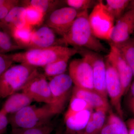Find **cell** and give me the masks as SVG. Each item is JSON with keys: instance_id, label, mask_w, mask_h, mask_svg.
Here are the masks:
<instances>
[{"instance_id": "cell-1", "label": "cell", "mask_w": 134, "mask_h": 134, "mask_svg": "<svg viewBox=\"0 0 134 134\" xmlns=\"http://www.w3.org/2000/svg\"><path fill=\"white\" fill-rule=\"evenodd\" d=\"M88 10L78 12L72 26L62 37L64 44L72 47L84 48L100 53L109 52L106 48L92 33L89 21Z\"/></svg>"}, {"instance_id": "cell-2", "label": "cell", "mask_w": 134, "mask_h": 134, "mask_svg": "<svg viewBox=\"0 0 134 134\" xmlns=\"http://www.w3.org/2000/svg\"><path fill=\"white\" fill-rule=\"evenodd\" d=\"M78 53V50L66 46H57L48 48H31L10 54L14 62L43 68L59 60L70 58Z\"/></svg>"}, {"instance_id": "cell-3", "label": "cell", "mask_w": 134, "mask_h": 134, "mask_svg": "<svg viewBox=\"0 0 134 134\" xmlns=\"http://www.w3.org/2000/svg\"><path fill=\"white\" fill-rule=\"evenodd\" d=\"M56 115L51 105L45 104L41 107L30 105L8 118L12 129L30 128L49 123Z\"/></svg>"}, {"instance_id": "cell-4", "label": "cell", "mask_w": 134, "mask_h": 134, "mask_svg": "<svg viewBox=\"0 0 134 134\" xmlns=\"http://www.w3.org/2000/svg\"><path fill=\"white\" fill-rule=\"evenodd\" d=\"M38 72L37 68L25 64L12 65L0 77V98H7L22 91Z\"/></svg>"}, {"instance_id": "cell-5", "label": "cell", "mask_w": 134, "mask_h": 134, "mask_svg": "<svg viewBox=\"0 0 134 134\" xmlns=\"http://www.w3.org/2000/svg\"><path fill=\"white\" fill-rule=\"evenodd\" d=\"M92 33L97 38L109 41L115 19L103 1H98L89 15Z\"/></svg>"}, {"instance_id": "cell-6", "label": "cell", "mask_w": 134, "mask_h": 134, "mask_svg": "<svg viewBox=\"0 0 134 134\" xmlns=\"http://www.w3.org/2000/svg\"><path fill=\"white\" fill-rule=\"evenodd\" d=\"M78 53L90 64L93 72V90L107 99L106 89V68L105 60L100 53L78 48Z\"/></svg>"}, {"instance_id": "cell-7", "label": "cell", "mask_w": 134, "mask_h": 134, "mask_svg": "<svg viewBox=\"0 0 134 134\" xmlns=\"http://www.w3.org/2000/svg\"><path fill=\"white\" fill-rule=\"evenodd\" d=\"M49 84L53 100L52 106L57 115L65 109L74 83L69 75L65 73L50 79Z\"/></svg>"}, {"instance_id": "cell-8", "label": "cell", "mask_w": 134, "mask_h": 134, "mask_svg": "<svg viewBox=\"0 0 134 134\" xmlns=\"http://www.w3.org/2000/svg\"><path fill=\"white\" fill-rule=\"evenodd\" d=\"M33 101L52 105L53 100L47 78L38 72L27 83L21 91Z\"/></svg>"}, {"instance_id": "cell-9", "label": "cell", "mask_w": 134, "mask_h": 134, "mask_svg": "<svg viewBox=\"0 0 134 134\" xmlns=\"http://www.w3.org/2000/svg\"><path fill=\"white\" fill-rule=\"evenodd\" d=\"M78 12L69 7H62L53 10L46 17L44 24L63 37L72 26L77 16Z\"/></svg>"}, {"instance_id": "cell-10", "label": "cell", "mask_w": 134, "mask_h": 134, "mask_svg": "<svg viewBox=\"0 0 134 134\" xmlns=\"http://www.w3.org/2000/svg\"><path fill=\"white\" fill-rule=\"evenodd\" d=\"M69 75L75 86L93 90V72L90 64L82 58L72 60L68 66Z\"/></svg>"}, {"instance_id": "cell-11", "label": "cell", "mask_w": 134, "mask_h": 134, "mask_svg": "<svg viewBox=\"0 0 134 134\" xmlns=\"http://www.w3.org/2000/svg\"><path fill=\"white\" fill-rule=\"evenodd\" d=\"M106 68V89L113 107L121 118L123 116L121 104L123 96L119 76L117 70L108 59L105 58Z\"/></svg>"}, {"instance_id": "cell-12", "label": "cell", "mask_w": 134, "mask_h": 134, "mask_svg": "<svg viewBox=\"0 0 134 134\" xmlns=\"http://www.w3.org/2000/svg\"><path fill=\"white\" fill-rule=\"evenodd\" d=\"M110 50L106 56L117 70L119 76L123 95L128 90L133 77L131 68L119 49L112 43H109Z\"/></svg>"}, {"instance_id": "cell-13", "label": "cell", "mask_w": 134, "mask_h": 134, "mask_svg": "<svg viewBox=\"0 0 134 134\" xmlns=\"http://www.w3.org/2000/svg\"><path fill=\"white\" fill-rule=\"evenodd\" d=\"M57 35L52 29L45 24L34 28L30 43L26 50L48 48L57 46H66L62 37L58 38Z\"/></svg>"}, {"instance_id": "cell-14", "label": "cell", "mask_w": 134, "mask_h": 134, "mask_svg": "<svg viewBox=\"0 0 134 134\" xmlns=\"http://www.w3.org/2000/svg\"><path fill=\"white\" fill-rule=\"evenodd\" d=\"M111 33L109 43L117 44L130 38L134 32V9L127 10L116 21Z\"/></svg>"}, {"instance_id": "cell-15", "label": "cell", "mask_w": 134, "mask_h": 134, "mask_svg": "<svg viewBox=\"0 0 134 134\" xmlns=\"http://www.w3.org/2000/svg\"><path fill=\"white\" fill-rule=\"evenodd\" d=\"M33 100L24 92H16L7 97L0 113L8 116L19 111L26 107L30 105Z\"/></svg>"}, {"instance_id": "cell-16", "label": "cell", "mask_w": 134, "mask_h": 134, "mask_svg": "<svg viewBox=\"0 0 134 134\" xmlns=\"http://www.w3.org/2000/svg\"><path fill=\"white\" fill-rule=\"evenodd\" d=\"M86 101L92 108H104L108 109V100L94 90H88L74 86L72 95Z\"/></svg>"}, {"instance_id": "cell-17", "label": "cell", "mask_w": 134, "mask_h": 134, "mask_svg": "<svg viewBox=\"0 0 134 134\" xmlns=\"http://www.w3.org/2000/svg\"><path fill=\"white\" fill-rule=\"evenodd\" d=\"M25 7L20 5L13 8L0 23L1 29L10 34L14 29L25 25Z\"/></svg>"}, {"instance_id": "cell-18", "label": "cell", "mask_w": 134, "mask_h": 134, "mask_svg": "<svg viewBox=\"0 0 134 134\" xmlns=\"http://www.w3.org/2000/svg\"><path fill=\"white\" fill-rule=\"evenodd\" d=\"M92 108L86 109L68 116H65L66 131L69 132H83L88 122Z\"/></svg>"}, {"instance_id": "cell-19", "label": "cell", "mask_w": 134, "mask_h": 134, "mask_svg": "<svg viewBox=\"0 0 134 134\" xmlns=\"http://www.w3.org/2000/svg\"><path fill=\"white\" fill-rule=\"evenodd\" d=\"M63 4H65L64 1L59 0H24L20 1V3L23 7L32 6L37 9L46 17L53 10L62 7Z\"/></svg>"}, {"instance_id": "cell-20", "label": "cell", "mask_w": 134, "mask_h": 134, "mask_svg": "<svg viewBox=\"0 0 134 134\" xmlns=\"http://www.w3.org/2000/svg\"><path fill=\"white\" fill-rule=\"evenodd\" d=\"M34 29L26 24L14 29L10 32V35L18 45L22 49L26 50L30 43Z\"/></svg>"}, {"instance_id": "cell-21", "label": "cell", "mask_w": 134, "mask_h": 134, "mask_svg": "<svg viewBox=\"0 0 134 134\" xmlns=\"http://www.w3.org/2000/svg\"><path fill=\"white\" fill-rule=\"evenodd\" d=\"M70 58H65L48 64L43 68V74L47 78L50 79L65 74L68 66L69 61Z\"/></svg>"}, {"instance_id": "cell-22", "label": "cell", "mask_w": 134, "mask_h": 134, "mask_svg": "<svg viewBox=\"0 0 134 134\" xmlns=\"http://www.w3.org/2000/svg\"><path fill=\"white\" fill-rule=\"evenodd\" d=\"M24 7L25 19L26 24L34 28L39 27L43 24L46 18L44 14L32 6Z\"/></svg>"}, {"instance_id": "cell-23", "label": "cell", "mask_w": 134, "mask_h": 134, "mask_svg": "<svg viewBox=\"0 0 134 134\" xmlns=\"http://www.w3.org/2000/svg\"><path fill=\"white\" fill-rule=\"evenodd\" d=\"M113 44L119 49L131 68L134 78V38H130L124 42Z\"/></svg>"}, {"instance_id": "cell-24", "label": "cell", "mask_w": 134, "mask_h": 134, "mask_svg": "<svg viewBox=\"0 0 134 134\" xmlns=\"http://www.w3.org/2000/svg\"><path fill=\"white\" fill-rule=\"evenodd\" d=\"M130 1V0H106L104 3L116 21L124 14Z\"/></svg>"}, {"instance_id": "cell-25", "label": "cell", "mask_w": 134, "mask_h": 134, "mask_svg": "<svg viewBox=\"0 0 134 134\" xmlns=\"http://www.w3.org/2000/svg\"><path fill=\"white\" fill-rule=\"evenodd\" d=\"M23 49L15 43L11 36L8 32L0 29V54L7 53Z\"/></svg>"}, {"instance_id": "cell-26", "label": "cell", "mask_w": 134, "mask_h": 134, "mask_svg": "<svg viewBox=\"0 0 134 134\" xmlns=\"http://www.w3.org/2000/svg\"><path fill=\"white\" fill-rule=\"evenodd\" d=\"M54 129V124L50 122L46 125L30 128L12 129L10 134H50Z\"/></svg>"}, {"instance_id": "cell-27", "label": "cell", "mask_w": 134, "mask_h": 134, "mask_svg": "<svg viewBox=\"0 0 134 134\" xmlns=\"http://www.w3.org/2000/svg\"><path fill=\"white\" fill-rule=\"evenodd\" d=\"M92 108L85 100L71 96L69 105L65 116H68L86 109Z\"/></svg>"}, {"instance_id": "cell-28", "label": "cell", "mask_w": 134, "mask_h": 134, "mask_svg": "<svg viewBox=\"0 0 134 134\" xmlns=\"http://www.w3.org/2000/svg\"><path fill=\"white\" fill-rule=\"evenodd\" d=\"M107 123L111 127L114 134H129L125 123L120 118L110 111Z\"/></svg>"}, {"instance_id": "cell-29", "label": "cell", "mask_w": 134, "mask_h": 134, "mask_svg": "<svg viewBox=\"0 0 134 134\" xmlns=\"http://www.w3.org/2000/svg\"><path fill=\"white\" fill-rule=\"evenodd\" d=\"M98 1L94 0H66L64 4L67 7L72 8L77 12H80L88 10L89 9L93 8Z\"/></svg>"}, {"instance_id": "cell-30", "label": "cell", "mask_w": 134, "mask_h": 134, "mask_svg": "<svg viewBox=\"0 0 134 134\" xmlns=\"http://www.w3.org/2000/svg\"><path fill=\"white\" fill-rule=\"evenodd\" d=\"M108 110L104 108L96 109V111L92 113L91 116L99 133L104 125L106 113Z\"/></svg>"}, {"instance_id": "cell-31", "label": "cell", "mask_w": 134, "mask_h": 134, "mask_svg": "<svg viewBox=\"0 0 134 134\" xmlns=\"http://www.w3.org/2000/svg\"><path fill=\"white\" fill-rule=\"evenodd\" d=\"M20 3L18 0H0V23L13 8L20 5Z\"/></svg>"}, {"instance_id": "cell-32", "label": "cell", "mask_w": 134, "mask_h": 134, "mask_svg": "<svg viewBox=\"0 0 134 134\" xmlns=\"http://www.w3.org/2000/svg\"><path fill=\"white\" fill-rule=\"evenodd\" d=\"M13 63L9 54H0V77L12 65Z\"/></svg>"}, {"instance_id": "cell-33", "label": "cell", "mask_w": 134, "mask_h": 134, "mask_svg": "<svg viewBox=\"0 0 134 134\" xmlns=\"http://www.w3.org/2000/svg\"><path fill=\"white\" fill-rule=\"evenodd\" d=\"M9 124L7 116L0 113V134L6 133Z\"/></svg>"}, {"instance_id": "cell-34", "label": "cell", "mask_w": 134, "mask_h": 134, "mask_svg": "<svg viewBox=\"0 0 134 134\" xmlns=\"http://www.w3.org/2000/svg\"><path fill=\"white\" fill-rule=\"evenodd\" d=\"M99 134H114L111 127L108 123L104 125L100 130Z\"/></svg>"}, {"instance_id": "cell-35", "label": "cell", "mask_w": 134, "mask_h": 134, "mask_svg": "<svg viewBox=\"0 0 134 134\" xmlns=\"http://www.w3.org/2000/svg\"><path fill=\"white\" fill-rule=\"evenodd\" d=\"M129 130V134H134V125L127 124Z\"/></svg>"}, {"instance_id": "cell-36", "label": "cell", "mask_w": 134, "mask_h": 134, "mask_svg": "<svg viewBox=\"0 0 134 134\" xmlns=\"http://www.w3.org/2000/svg\"><path fill=\"white\" fill-rule=\"evenodd\" d=\"M134 9V0L130 1L126 10L129 9Z\"/></svg>"}, {"instance_id": "cell-37", "label": "cell", "mask_w": 134, "mask_h": 134, "mask_svg": "<svg viewBox=\"0 0 134 134\" xmlns=\"http://www.w3.org/2000/svg\"><path fill=\"white\" fill-rule=\"evenodd\" d=\"M130 91H131V95H132L133 99L132 101L134 100V81L131 85V88H130Z\"/></svg>"}, {"instance_id": "cell-38", "label": "cell", "mask_w": 134, "mask_h": 134, "mask_svg": "<svg viewBox=\"0 0 134 134\" xmlns=\"http://www.w3.org/2000/svg\"><path fill=\"white\" fill-rule=\"evenodd\" d=\"M65 134H84L83 132H69L66 131Z\"/></svg>"}, {"instance_id": "cell-39", "label": "cell", "mask_w": 134, "mask_h": 134, "mask_svg": "<svg viewBox=\"0 0 134 134\" xmlns=\"http://www.w3.org/2000/svg\"><path fill=\"white\" fill-rule=\"evenodd\" d=\"M127 124L134 125V119H131L129 120L127 122Z\"/></svg>"}, {"instance_id": "cell-40", "label": "cell", "mask_w": 134, "mask_h": 134, "mask_svg": "<svg viewBox=\"0 0 134 134\" xmlns=\"http://www.w3.org/2000/svg\"><path fill=\"white\" fill-rule=\"evenodd\" d=\"M55 134H62V130L61 129H59L55 132Z\"/></svg>"}, {"instance_id": "cell-41", "label": "cell", "mask_w": 134, "mask_h": 134, "mask_svg": "<svg viewBox=\"0 0 134 134\" xmlns=\"http://www.w3.org/2000/svg\"><path fill=\"white\" fill-rule=\"evenodd\" d=\"M132 109H133V110L134 113V101H132Z\"/></svg>"}, {"instance_id": "cell-42", "label": "cell", "mask_w": 134, "mask_h": 134, "mask_svg": "<svg viewBox=\"0 0 134 134\" xmlns=\"http://www.w3.org/2000/svg\"><path fill=\"white\" fill-rule=\"evenodd\" d=\"M0 29H1V27H0Z\"/></svg>"}, {"instance_id": "cell-43", "label": "cell", "mask_w": 134, "mask_h": 134, "mask_svg": "<svg viewBox=\"0 0 134 134\" xmlns=\"http://www.w3.org/2000/svg\"></svg>"}]
</instances>
